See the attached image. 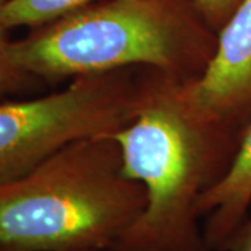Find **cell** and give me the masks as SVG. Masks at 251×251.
<instances>
[{"mask_svg":"<svg viewBox=\"0 0 251 251\" xmlns=\"http://www.w3.org/2000/svg\"><path fill=\"white\" fill-rule=\"evenodd\" d=\"M222 251H251V218L246 219L226 242Z\"/></svg>","mask_w":251,"mask_h":251,"instance_id":"30bf717a","label":"cell"},{"mask_svg":"<svg viewBox=\"0 0 251 251\" xmlns=\"http://www.w3.org/2000/svg\"><path fill=\"white\" fill-rule=\"evenodd\" d=\"M0 251H31V250H21V249H13V247H4V246H0ZM57 251H110V250H57Z\"/></svg>","mask_w":251,"mask_h":251,"instance_id":"8fae6325","label":"cell"},{"mask_svg":"<svg viewBox=\"0 0 251 251\" xmlns=\"http://www.w3.org/2000/svg\"><path fill=\"white\" fill-rule=\"evenodd\" d=\"M251 206V117L237 138L232 161L222 177L198 201L205 219L202 236L208 251H222L229 237L247 219Z\"/></svg>","mask_w":251,"mask_h":251,"instance_id":"8992f818","label":"cell"},{"mask_svg":"<svg viewBox=\"0 0 251 251\" xmlns=\"http://www.w3.org/2000/svg\"><path fill=\"white\" fill-rule=\"evenodd\" d=\"M133 70L81 75L50 95L0 103V184L27 175L67 144L128 125L148 80Z\"/></svg>","mask_w":251,"mask_h":251,"instance_id":"277c9868","label":"cell"},{"mask_svg":"<svg viewBox=\"0 0 251 251\" xmlns=\"http://www.w3.org/2000/svg\"><path fill=\"white\" fill-rule=\"evenodd\" d=\"M145 204V188L126 176L110 135L77 140L0 184V246L112 251Z\"/></svg>","mask_w":251,"mask_h":251,"instance_id":"3957f363","label":"cell"},{"mask_svg":"<svg viewBox=\"0 0 251 251\" xmlns=\"http://www.w3.org/2000/svg\"><path fill=\"white\" fill-rule=\"evenodd\" d=\"M6 1H7V0H0V6H1L3 3H6Z\"/></svg>","mask_w":251,"mask_h":251,"instance_id":"7c38bea8","label":"cell"},{"mask_svg":"<svg viewBox=\"0 0 251 251\" xmlns=\"http://www.w3.org/2000/svg\"><path fill=\"white\" fill-rule=\"evenodd\" d=\"M180 81L153 70L134 119L110 134L126 176L147 196L143 214L112 251H208L198 201L226 172L237 141L232 127L188 105Z\"/></svg>","mask_w":251,"mask_h":251,"instance_id":"6da1fadb","label":"cell"},{"mask_svg":"<svg viewBox=\"0 0 251 251\" xmlns=\"http://www.w3.org/2000/svg\"><path fill=\"white\" fill-rule=\"evenodd\" d=\"M242 0H193V4L212 31H219Z\"/></svg>","mask_w":251,"mask_h":251,"instance_id":"9c48e42d","label":"cell"},{"mask_svg":"<svg viewBox=\"0 0 251 251\" xmlns=\"http://www.w3.org/2000/svg\"><path fill=\"white\" fill-rule=\"evenodd\" d=\"M11 42L7 29L0 25V95L17 88L28 75L17 67L11 54Z\"/></svg>","mask_w":251,"mask_h":251,"instance_id":"ba28073f","label":"cell"},{"mask_svg":"<svg viewBox=\"0 0 251 251\" xmlns=\"http://www.w3.org/2000/svg\"><path fill=\"white\" fill-rule=\"evenodd\" d=\"M95 1L100 0H7L0 6V25L39 27Z\"/></svg>","mask_w":251,"mask_h":251,"instance_id":"52a82bcc","label":"cell"},{"mask_svg":"<svg viewBox=\"0 0 251 251\" xmlns=\"http://www.w3.org/2000/svg\"><path fill=\"white\" fill-rule=\"evenodd\" d=\"M216 38L183 0H100L13 41L11 54L45 80L147 67L186 81L205 69Z\"/></svg>","mask_w":251,"mask_h":251,"instance_id":"7a4b0ae2","label":"cell"},{"mask_svg":"<svg viewBox=\"0 0 251 251\" xmlns=\"http://www.w3.org/2000/svg\"><path fill=\"white\" fill-rule=\"evenodd\" d=\"M215 52L180 92L200 116L233 128L251 110V0H242L218 31Z\"/></svg>","mask_w":251,"mask_h":251,"instance_id":"5b68a950","label":"cell"}]
</instances>
